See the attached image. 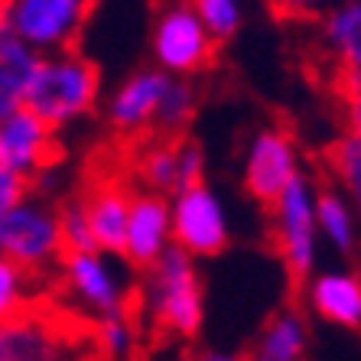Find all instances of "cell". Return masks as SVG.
I'll return each instance as SVG.
<instances>
[{
  "mask_svg": "<svg viewBox=\"0 0 361 361\" xmlns=\"http://www.w3.org/2000/svg\"><path fill=\"white\" fill-rule=\"evenodd\" d=\"M358 329H361V326H358Z\"/></svg>",
  "mask_w": 361,
  "mask_h": 361,
  "instance_id": "32",
  "label": "cell"
},
{
  "mask_svg": "<svg viewBox=\"0 0 361 361\" xmlns=\"http://www.w3.org/2000/svg\"><path fill=\"white\" fill-rule=\"evenodd\" d=\"M59 235H62V251L66 254H88L94 251L92 241V228H88V219H85V205L82 199H68L59 212Z\"/></svg>",
  "mask_w": 361,
  "mask_h": 361,
  "instance_id": "22",
  "label": "cell"
},
{
  "mask_svg": "<svg viewBox=\"0 0 361 361\" xmlns=\"http://www.w3.org/2000/svg\"><path fill=\"white\" fill-rule=\"evenodd\" d=\"M192 10L205 26V33L212 36V42H225L241 30L244 10L235 0H195Z\"/></svg>",
  "mask_w": 361,
  "mask_h": 361,
  "instance_id": "21",
  "label": "cell"
},
{
  "mask_svg": "<svg viewBox=\"0 0 361 361\" xmlns=\"http://www.w3.org/2000/svg\"><path fill=\"white\" fill-rule=\"evenodd\" d=\"M195 361H244V358L235 352H202Z\"/></svg>",
  "mask_w": 361,
  "mask_h": 361,
  "instance_id": "30",
  "label": "cell"
},
{
  "mask_svg": "<svg viewBox=\"0 0 361 361\" xmlns=\"http://www.w3.org/2000/svg\"><path fill=\"white\" fill-rule=\"evenodd\" d=\"M300 176V160L290 134L277 127H264L247 143L244 157V189L254 202L274 205L283 195V189Z\"/></svg>",
  "mask_w": 361,
  "mask_h": 361,
  "instance_id": "8",
  "label": "cell"
},
{
  "mask_svg": "<svg viewBox=\"0 0 361 361\" xmlns=\"http://www.w3.org/2000/svg\"><path fill=\"white\" fill-rule=\"evenodd\" d=\"M358 280H361V277H358Z\"/></svg>",
  "mask_w": 361,
  "mask_h": 361,
  "instance_id": "33",
  "label": "cell"
},
{
  "mask_svg": "<svg viewBox=\"0 0 361 361\" xmlns=\"http://www.w3.org/2000/svg\"><path fill=\"white\" fill-rule=\"evenodd\" d=\"M274 238L277 251L283 257L286 270L296 280H310L316 267V244H319V228H316V185L310 176H296L283 189L274 205Z\"/></svg>",
  "mask_w": 361,
  "mask_h": 361,
  "instance_id": "4",
  "label": "cell"
},
{
  "mask_svg": "<svg viewBox=\"0 0 361 361\" xmlns=\"http://www.w3.org/2000/svg\"><path fill=\"white\" fill-rule=\"evenodd\" d=\"M143 306L153 316V322L179 338L199 336L205 319V296H202L199 270L195 261L176 244H169L160 254V261L147 270L143 283Z\"/></svg>",
  "mask_w": 361,
  "mask_h": 361,
  "instance_id": "2",
  "label": "cell"
},
{
  "mask_svg": "<svg viewBox=\"0 0 361 361\" xmlns=\"http://www.w3.org/2000/svg\"><path fill=\"white\" fill-rule=\"evenodd\" d=\"M0 361H68V348L52 322L17 312L0 322Z\"/></svg>",
  "mask_w": 361,
  "mask_h": 361,
  "instance_id": "12",
  "label": "cell"
},
{
  "mask_svg": "<svg viewBox=\"0 0 361 361\" xmlns=\"http://www.w3.org/2000/svg\"><path fill=\"white\" fill-rule=\"evenodd\" d=\"M316 228L336 251H355V219L348 202L332 189H316Z\"/></svg>",
  "mask_w": 361,
  "mask_h": 361,
  "instance_id": "19",
  "label": "cell"
},
{
  "mask_svg": "<svg viewBox=\"0 0 361 361\" xmlns=\"http://www.w3.org/2000/svg\"><path fill=\"white\" fill-rule=\"evenodd\" d=\"M52 160V130L33 118L26 108L0 118V169H10L23 179L49 169Z\"/></svg>",
  "mask_w": 361,
  "mask_h": 361,
  "instance_id": "11",
  "label": "cell"
},
{
  "mask_svg": "<svg viewBox=\"0 0 361 361\" xmlns=\"http://www.w3.org/2000/svg\"><path fill=\"white\" fill-rule=\"evenodd\" d=\"M332 169H336V176L348 185V192L361 205V147L352 137H342L332 147Z\"/></svg>",
  "mask_w": 361,
  "mask_h": 361,
  "instance_id": "25",
  "label": "cell"
},
{
  "mask_svg": "<svg viewBox=\"0 0 361 361\" xmlns=\"http://www.w3.org/2000/svg\"><path fill=\"white\" fill-rule=\"evenodd\" d=\"M82 205L88 228H92L94 251L108 254V257H124L130 192H124L121 185H98L88 199H82Z\"/></svg>",
  "mask_w": 361,
  "mask_h": 361,
  "instance_id": "14",
  "label": "cell"
},
{
  "mask_svg": "<svg viewBox=\"0 0 361 361\" xmlns=\"http://www.w3.org/2000/svg\"><path fill=\"white\" fill-rule=\"evenodd\" d=\"M62 254L59 215L42 199H23L0 219V257L17 264L23 274L49 267Z\"/></svg>",
  "mask_w": 361,
  "mask_h": 361,
  "instance_id": "6",
  "label": "cell"
},
{
  "mask_svg": "<svg viewBox=\"0 0 361 361\" xmlns=\"http://www.w3.org/2000/svg\"><path fill=\"white\" fill-rule=\"evenodd\" d=\"M326 42L338 56L345 75L361 78V0H348L329 13Z\"/></svg>",
  "mask_w": 361,
  "mask_h": 361,
  "instance_id": "18",
  "label": "cell"
},
{
  "mask_svg": "<svg viewBox=\"0 0 361 361\" xmlns=\"http://www.w3.org/2000/svg\"><path fill=\"white\" fill-rule=\"evenodd\" d=\"M98 345L108 358H127L137 345V329L130 312H121V316H108V319H98Z\"/></svg>",
  "mask_w": 361,
  "mask_h": 361,
  "instance_id": "24",
  "label": "cell"
},
{
  "mask_svg": "<svg viewBox=\"0 0 361 361\" xmlns=\"http://www.w3.org/2000/svg\"><path fill=\"white\" fill-rule=\"evenodd\" d=\"M36 66H39V56L10 33V26L0 17V118L23 108Z\"/></svg>",
  "mask_w": 361,
  "mask_h": 361,
  "instance_id": "16",
  "label": "cell"
},
{
  "mask_svg": "<svg viewBox=\"0 0 361 361\" xmlns=\"http://www.w3.org/2000/svg\"><path fill=\"white\" fill-rule=\"evenodd\" d=\"M195 108H199V92H195L192 78H169L166 92L157 104V114H153V124L166 134H179L195 118Z\"/></svg>",
  "mask_w": 361,
  "mask_h": 361,
  "instance_id": "20",
  "label": "cell"
},
{
  "mask_svg": "<svg viewBox=\"0 0 361 361\" xmlns=\"http://www.w3.org/2000/svg\"><path fill=\"white\" fill-rule=\"evenodd\" d=\"M62 274H66L72 296L88 312H94V319H108V316L127 312L124 283H121V277L114 274V267H111L104 254H62Z\"/></svg>",
  "mask_w": 361,
  "mask_h": 361,
  "instance_id": "9",
  "label": "cell"
},
{
  "mask_svg": "<svg viewBox=\"0 0 361 361\" xmlns=\"http://www.w3.org/2000/svg\"><path fill=\"white\" fill-rule=\"evenodd\" d=\"M0 17H4V0H0Z\"/></svg>",
  "mask_w": 361,
  "mask_h": 361,
  "instance_id": "31",
  "label": "cell"
},
{
  "mask_svg": "<svg viewBox=\"0 0 361 361\" xmlns=\"http://www.w3.org/2000/svg\"><path fill=\"white\" fill-rule=\"evenodd\" d=\"M23 199H30V179L10 173V169H0V219L13 212Z\"/></svg>",
  "mask_w": 361,
  "mask_h": 361,
  "instance_id": "28",
  "label": "cell"
},
{
  "mask_svg": "<svg viewBox=\"0 0 361 361\" xmlns=\"http://www.w3.org/2000/svg\"><path fill=\"white\" fill-rule=\"evenodd\" d=\"M205 176V157L195 140H176V192H185L192 185H202Z\"/></svg>",
  "mask_w": 361,
  "mask_h": 361,
  "instance_id": "26",
  "label": "cell"
},
{
  "mask_svg": "<svg viewBox=\"0 0 361 361\" xmlns=\"http://www.w3.org/2000/svg\"><path fill=\"white\" fill-rule=\"evenodd\" d=\"M169 225H173V244L189 257H215L231 241L225 205L209 185H192L185 192L173 195L169 202Z\"/></svg>",
  "mask_w": 361,
  "mask_h": 361,
  "instance_id": "7",
  "label": "cell"
},
{
  "mask_svg": "<svg viewBox=\"0 0 361 361\" xmlns=\"http://www.w3.org/2000/svg\"><path fill=\"white\" fill-rule=\"evenodd\" d=\"M173 244V225H169V199L157 192L130 195V215H127L124 257L134 267L150 270L160 261V254Z\"/></svg>",
  "mask_w": 361,
  "mask_h": 361,
  "instance_id": "10",
  "label": "cell"
},
{
  "mask_svg": "<svg viewBox=\"0 0 361 361\" xmlns=\"http://www.w3.org/2000/svg\"><path fill=\"white\" fill-rule=\"evenodd\" d=\"M23 283H26V274L10 264L7 257H0V322L13 319L17 312H23Z\"/></svg>",
  "mask_w": 361,
  "mask_h": 361,
  "instance_id": "27",
  "label": "cell"
},
{
  "mask_svg": "<svg viewBox=\"0 0 361 361\" xmlns=\"http://www.w3.org/2000/svg\"><path fill=\"white\" fill-rule=\"evenodd\" d=\"M101 92V72L82 52H59L46 56L36 66V75L30 82V92L23 98V108L39 118L52 134L59 127L78 121L94 108Z\"/></svg>",
  "mask_w": 361,
  "mask_h": 361,
  "instance_id": "1",
  "label": "cell"
},
{
  "mask_svg": "<svg viewBox=\"0 0 361 361\" xmlns=\"http://www.w3.org/2000/svg\"><path fill=\"white\" fill-rule=\"evenodd\" d=\"M306 338H310V329H306L300 310H280L264 326L261 338L251 352V361H302Z\"/></svg>",
  "mask_w": 361,
  "mask_h": 361,
  "instance_id": "17",
  "label": "cell"
},
{
  "mask_svg": "<svg viewBox=\"0 0 361 361\" xmlns=\"http://www.w3.org/2000/svg\"><path fill=\"white\" fill-rule=\"evenodd\" d=\"M345 108H348V137L361 147V78L345 75Z\"/></svg>",
  "mask_w": 361,
  "mask_h": 361,
  "instance_id": "29",
  "label": "cell"
},
{
  "mask_svg": "<svg viewBox=\"0 0 361 361\" xmlns=\"http://www.w3.org/2000/svg\"><path fill=\"white\" fill-rule=\"evenodd\" d=\"M92 4L82 0H13L4 4V23L20 42L46 59V56H59L72 52L82 30L88 23Z\"/></svg>",
  "mask_w": 361,
  "mask_h": 361,
  "instance_id": "3",
  "label": "cell"
},
{
  "mask_svg": "<svg viewBox=\"0 0 361 361\" xmlns=\"http://www.w3.org/2000/svg\"><path fill=\"white\" fill-rule=\"evenodd\" d=\"M169 75L160 68H140L130 78H124L118 92L111 94L108 118L118 130H140L153 121L157 104H160L163 92H166Z\"/></svg>",
  "mask_w": 361,
  "mask_h": 361,
  "instance_id": "13",
  "label": "cell"
},
{
  "mask_svg": "<svg viewBox=\"0 0 361 361\" xmlns=\"http://www.w3.org/2000/svg\"><path fill=\"white\" fill-rule=\"evenodd\" d=\"M140 173L150 185V192H176V143H160V147L147 150Z\"/></svg>",
  "mask_w": 361,
  "mask_h": 361,
  "instance_id": "23",
  "label": "cell"
},
{
  "mask_svg": "<svg viewBox=\"0 0 361 361\" xmlns=\"http://www.w3.org/2000/svg\"><path fill=\"white\" fill-rule=\"evenodd\" d=\"M306 300L322 319L348 329L361 326V280L355 274H345V270L316 274L306 286Z\"/></svg>",
  "mask_w": 361,
  "mask_h": 361,
  "instance_id": "15",
  "label": "cell"
},
{
  "mask_svg": "<svg viewBox=\"0 0 361 361\" xmlns=\"http://www.w3.org/2000/svg\"><path fill=\"white\" fill-rule=\"evenodd\" d=\"M153 59L157 68L169 78H189L212 62L215 42L205 33L202 20L195 17L192 4H169L153 20Z\"/></svg>",
  "mask_w": 361,
  "mask_h": 361,
  "instance_id": "5",
  "label": "cell"
}]
</instances>
